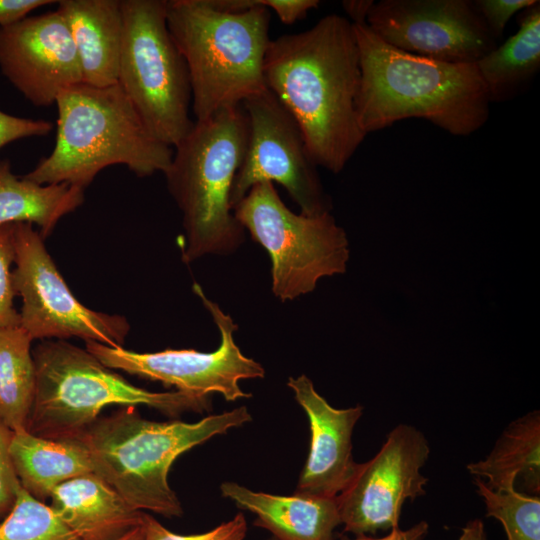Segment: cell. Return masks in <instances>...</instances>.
Returning a JSON list of instances; mask_svg holds the SVG:
<instances>
[{"mask_svg":"<svg viewBox=\"0 0 540 540\" xmlns=\"http://www.w3.org/2000/svg\"><path fill=\"white\" fill-rule=\"evenodd\" d=\"M263 72L314 164L341 172L367 136L357 115L361 68L353 24L333 13L308 30L271 39Z\"/></svg>","mask_w":540,"mask_h":540,"instance_id":"obj_1","label":"cell"},{"mask_svg":"<svg viewBox=\"0 0 540 540\" xmlns=\"http://www.w3.org/2000/svg\"><path fill=\"white\" fill-rule=\"evenodd\" d=\"M353 29L361 68L357 115L366 135L420 118L463 137L488 121L491 102L475 63L414 55L387 44L366 24Z\"/></svg>","mask_w":540,"mask_h":540,"instance_id":"obj_2","label":"cell"},{"mask_svg":"<svg viewBox=\"0 0 540 540\" xmlns=\"http://www.w3.org/2000/svg\"><path fill=\"white\" fill-rule=\"evenodd\" d=\"M55 104L54 149L23 178L84 190L111 165H125L138 177L169 167L173 148L150 133L119 83L95 87L81 82L63 89Z\"/></svg>","mask_w":540,"mask_h":540,"instance_id":"obj_3","label":"cell"},{"mask_svg":"<svg viewBox=\"0 0 540 540\" xmlns=\"http://www.w3.org/2000/svg\"><path fill=\"white\" fill-rule=\"evenodd\" d=\"M252 420L246 406L189 423L142 418L134 407L98 418L79 438L93 472L132 507L167 518L180 517L182 504L168 483L174 461L210 438Z\"/></svg>","mask_w":540,"mask_h":540,"instance_id":"obj_4","label":"cell"},{"mask_svg":"<svg viewBox=\"0 0 540 540\" xmlns=\"http://www.w3.org/2000/svg\"><path fill=\"white\" fill-rule=\"evenodd\" d=\"M166 14L187 65L196 121L267 89L271 11L264 0L241 12L219 10L209 0H167Z\"/></svg>","mask_w":540,"mask_h":540,"instance_id":"obj_5","label":"cell"},{"mask_svg":"<svg viewBox=\"0 0 540 540\" xmlns=\"http://www.w3.org/2000/svg\"><path fill=\"white\" fill-rule=\"evenodd\" d=\"M248 134V118L239 104L194 121L173 147L171 163L163 174L182 213V258L186 262L209 254H231L244 241L245 230L231 206V191Z\"/></svg>","mask_w":540,"mask_h":540,"instance_id":"obj_6","label":"cell"},{"mask_svg":"<svg viewBox=\"0 0 540 540\" xmlns=\"http://www.w3.org/2000/svg\"><path fill=\"white\" fill-rule=\"evenodd\" d=\"M32 355L36 384L26 430L36 436L77 438L109 405H145L168 416L211 409L209 397L135 386L86 348L65 340H41Z\"/></svg>","mask_w":540,"mask_h":540,"instance_id":"obj_7","label":"cell"},{"mask_svg":"<svg viewBox=\"0 0 540 540\" xmlns=\"http://www.w3.org/2000/svg\"><path fill=\"white\" fill-rule=\"evenodd\" d=\"M167 0H121L118 83L150 133L175 147L191 130L187 65L167 25Z\"/></svg>","mask_w":540,"mask_h":540,"instance_id":"obj_8","label":"cell"},{"mask_svg":"<svg viewBox=\"0 0 540 540\" xmlns=\"http://www.w3.org/2000/svg\"><path fill=\"white\" fill-rule=\"evenodd\" d=\"M233 211L244 230L267 251L271 289L282 302L312 292L323 277L346 271L347 235L330 212L294 213L271 182L254 185Z\"/></svg>","mask_w":540,"mask_h":540,"instance_id":"obj_9","label":"cell"},{"mask_svg":"<svg viewBox=\"0 0 540 540\" xmlns=\"http://www.w3.org/2000/svg\"><path fill=\"white\" fill-rule=\"evenodd\" d=\"M14 247L13 286L22 299L19 325L32 340L79 337L85 342L123 347L130 330L127 319L94 311L80 303L33 224H14Z\"/></svg>","mask_w":540,"mask_h":540,"instance_id":"obj_10","label":"cell"},{"mask_svg":"<svg viewBox=\"0 0 540 540\" xmlns=\"http://www.w3.org/2000/svg\"><path fill=\"white\" fill-rule=\"evenodd\" d=\"M242 106L249 124L243 161L231 191L232 209L261 182L280 184L299 206L300 213L330 212L317 166L291 113L268 88L246 99Z\"/></svg>","mask_w":540,"mask_h":540,"instance_id":"obj_11","label":"cell"},{"mask_svg":"<svg viewBox=\"0 0 540 540\" xmlns=\"http://www.w3.org/2000/svg\"><path fill=\"white\" fill-rule=\"evenodd\" d=\"M193 290L211 314L220 332L219 347L213 352L194 349H166L153 353H138L123 347H110L88 341L86 350L111 369L122 370L178 391L198 397H209L218 393L226 401L249 398L239 382L244 379L263 378V366L248 358L234 341L238 326L225 314L218 304L209 300L200 285L194 283Z\"/></svg>","mask_w":540,"mask_h":540,"instance_id":"obj_12","label":"cell"},{"mask_svg":"<svg viewBox=\"0 0 540 540\" xmlns=\"http://www.w3.org/2000/svg\"><path fill=\"white\" fill-rule=\"evenodd\" d=\"M429 455L422 431L410 424L395 426L336 497L343 531L371 536L399 528L404 503L426 494L428 478L421 469Z\"/></svg>","mask_w":540,"mask_h":540,"instance_id":"obj_13","label":"cell"},{"mask_svg":"<svg viewBox=\"0 0 540 540\" xmlns=\"http://www.w3.org/2000/svg\"><path fill=\"white\" fill-rule=\"evenodd\" d=\"M366 25L397 49L444 62L476 63L498 45L472 0H381Z\"/></svg>","mask_w":540,"mask_h":540,"instance_id":"obj_14","label":"cell"},{"mask_svg":"<svg viewBox=\"0 0 540 540\" xmlns=\"http://www.w3.org/2000/svg\"><path fill=\"white\" fill-rule=\"evenodd\" d=\"M0 68L37 107L55 104L63 89L83 82L76 47L57 10L0 27Z\"/></svg>","mask_w":540,"mask_h":540,"instance_id":"obj_15","label":"cell"},{"mask_svg":"<svg viewBox=\"0 0 540 540\" xmlns=\"http://www.w3.org/2000/svg\"><path fill=\"white\" fill-rule=\"evenodd\" d=\"M287 386L305 411L310 427L309 452L295 493L337 497L350 484L359 466L352 454V434L363 407L331 406L306 375L290 377Z\"/></svg>","mask_w":540,"mask_h":540,"instance_id":"obj_16","label":"cell"},{"mask_svg":"<svg viewBox=\"0 0 540 540\" xmlns=\"http://www.w3.org/2000/svg\"><path fill=\"white\" fill-rule=\"evenodd\" d=\"M223 497L256 517L253 524L277 540H335L341 525L336 497L257 492L235 482L220 486Z\"/></svg>","mask_w":540,"mask_h":540,"instance_id":"obj_17","label":"cell"},{"mask_svg":"<svg viewBox=\"0 0 540 540\" xmlns=\"http://www.w3.org/2000/svg\"><path fill=\"white\" fill-rule=\"evenodd\" d=\"M50 499L52 509L80 540H117L142 522L143 511L94 472L58 485Z\"/></svg>","mask_w":540,"mask_h":540,"instance_id":"obj_18","label":"cell"},{"mask_svg":"<svg viewBox=\"0 0 540 540\" xmlns=\"http://www.w3.org/2000/svg\"><path fill=\"white\" fill-rule=\"evenodd\" d=\"M57 5L76 47L83 82L95 87L118 83L121 0H61Z\"/></svg>","mask_w":540,"mask_h":540,"instance_id":"obj_19","label":"cell"},{"mask_svg":"<svg viewBox=\"0 0 540 540\" xmlns=\"http://www.w3.org/2000/svg\"><path fill=\"white\" fill-rule=\"evenodd\" d=\"M10 454L21 487L42 502L58 485L93 472L89 452L79 438L49 439L26 429L13 431Z\"/></svg>","mask_w":540,"mask_h":540,"instance_id":"obj_20","label":"cell"},{"mask_svg":"<svg viewBox=\"0 0 540 540\" xmlns=\"http://www.w3.org/2000/svg\"><path fill=\"white\" fill-rule=\"evenodd\" d=\"M492 491L516 489L540 494V413L531 411L508 424L490 453L466 466Z\"/></svg>","mask_w":540,"mask_h":540,"instance_id":"obj_21","label":"cell"},{"mask_svg":"<svg viewBox=\"0 0 540 540\" xmlns=\"http://www.w3.org/2000/svg\"><path fill=\"white\" fill-rule=\"evenodd\" d=\"M518 19L516 33L475 63L491 103L518 96L540 70V2Z\"/></svg>","mask_w":540,"mask_h":540,"instance_id":"obj_22","label":"cell"},{"mask_svg":"<svg viewBox=\"0 0 540 540\" xmlns=\"http://www.w3.org/2000/svg\"><path fill=\"white\" fill-rule=\"evenodd\" d=\"M83 202V189L68 183L38 184L14 175L10 162L0 160V225L36 224L45 239Z\"/></svg>","mask_w":540,"mask_h":540,"instance_id":"obj_23","label":"cell"},{"mask_svg":"<svg viewBox=\"0 0 540 540\" xmlns=\"http://www.w3.org/2000/svg\"><path fill=\"white\" fill-rule=\"evenodd\" d=\"M33 340L20 326L0 327V421L26 429L36 384Z\"/></svg>","mask_w":540,"mask_h":540,"instance_id":"obj_24","label":"cell"},{"mask_svg":"<svg viewBox=\"0 0 540 540\" xmlns=\"http://www.w3.org/2000/svg\"><path fill=\"white\" fill-rule=\"evenodd\" d=\"M477 493L482 497L486 516L498 520L507 540H540V496L517 491H492L474 478Z\"/></svg>","mask_w":540,"mask_h":540,"instance_id":"obj_25","label":"cell"},{"mask_svg":"<svg viewBox=\"0 0 540 540\" xmlns=\"http://www.w3.org/2000/svg\"><path fill=\"white\" fill-rule=\"evenodd\" d=\"M0 540H80L50 505L22 487L10 512L0 521Z\"/></svg>","mask_w":540,"mask_h":540,"instance_id":"obj_26","label":"cell"},{"mask_svg":"<svg viewBox=\"0 0 540 540\" xmlns=\"http://www.w3.org/2000/svg\"><path fill=\"white\" fill-rule=\"evenodd\" d=\"M141 526L143 540H245L248 530L243 513H237L232 519L198 534L174 533L146 512H143Z\"/></svg>","mask_w":540,"mask_h":540,"instance_id":"obj_27","label":"cell"},{"mask_svg":"<svg viewBox=\"0 0 540 540\" xmlns=\"http://www.w3.org/2000/svg\"><path fill=\"white\" fill-rule=\"evenodd\" d=\"M14 260V224L0 225V327L20 324L19 312L14 306L16 296L12 279Z\"/></svg>","mask_w":540,"mask_h":540,"instance_id":"obj_28","label":"cell"},{"mask_svg":"<svg viewBox=\"0 0 540 540\" xmlns=\"http://www.w3.org/2000/svg\"><path fill=\"white\" fill-rule=\"evenodd\" d=\"M13 431L0 421V521L15 504L21 484L10 454Z\"/></svg>","mask_w":540,"mask_h":540,"instance_id":"obj_29","label":"cell"},{"mask_svg":"<svg viewBox=\"0 0 540 540\" xmlns=\"http://www.w3.org/2000/svg\"><path fill=\"white\" fill-rule=\"evenodd\" d=\"M535 1L473 0V3L490 34L497 41L502 37L512 16L528 8Z\"/></svg>","mask_w":540,"mask_h":540,"instance_id":"obj_30","label":"cell"},{"mask_svg":"<svg viewBox=\"0 0 540 540\" xmlns=\"http://www.w3.org/2000/svg\"><path fill=\"white\" fill-rule=\"evenodd\" d=\"M52 123L46 120H33L17 117L0 111V148L13 141L47 135Z\"/></svg>","mask_w":540,"mask_h":540,"instance_id":"obj_31","label":"cell"},{"mask_svg":"<svg viewBox=\"0 0 540 540\" xmlns=\"http://www.w3.org/2000/svg\"><path fill=\"white\" fill-rule=\"evenodd\" d=\"M319 4L318 0H267V8L287 25L304 19L308 11L317 8Z\"/></svg>","mask_w":540,"mask_h":540,"instance_id":"obj_32","label":"cell"},{"mask_svg":"<svg viewBox=\"0 0 540 540\" xmlns=\"http://www.w3.org/2000/svg\"><path fill=\"white\" fill-rule=\"evenodd\" d=\"M57 3L51 0H0V27L15 23L42 6Z\"/></svg>","mask_w":540,"mask_h":540,"instance_id":"obj_33","label":"cell"},{"mask_svg":"<svg viewBox=\"0 0 540 540\" xmlns=\"http://www.w3.org/2000/svg\"><path fill=\"white\" fill-rule=\"evenodd\" d=\"M428 532V522L421 520L407 529H401L399 527L391 530L387 535L382 537L362 535L350 538L348 536H341L339 540H424Z\"/></svg>","mask_w":540,"mask_h":540,"instance_id":"obj_34","label":"cell"},{"mask_svg":"<svg viewBox=\"0 0 540 540\" xmlns=\"http://www.w3.org/2000/svg\"><path fill=\"white\" fill-rule=\"evenodd\" d=\"M373 3V0H345L342 2V7L352 24H366Z\"/></svg>","mask_w":540,"mask_h":540,"instance_id":"obj_35","label":"cell"},{"mask_svg":"<svg viewBox=\"0 0 540 540\" xmlns=\"http://www.w3.org/2000/svg\"><path fill=\"white\" fill-rule=\"evenodd\" d=\"M458 540H488L485 525L481 519H473L462 528Z\"/></svg>","mask_w":540,"mask_h":540,"instance_id":"obj_36","label":"cell"},{"mask_svg":"<svg viewBox=\"0 0 540 540\" xmlns=\"http://www.w3.org/2000/svg\"><path fill=\"white\" fill-rule=\"evenodd\" d=\"M117 540H143L142 526H138Z\"/></svg>","mask_w":540,"mask_h":540,"instance_id":"obj_37","label":"cell"},{"mask_svg":"<svg viewBox=\"0 0 540 540\" xmlns=\"http://www.w3.org/2000/svg\"><path fill=\"white\" fill-rule=\"evenodd\" d=\"M268 540H277V539H275V538L271 537V538H270V539H268Z\"/></svg>","mask_w":540,"mask_h":540,"instance_id":"obj_38","label":"cell"}]
</instances>
